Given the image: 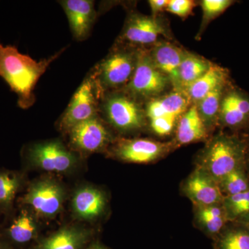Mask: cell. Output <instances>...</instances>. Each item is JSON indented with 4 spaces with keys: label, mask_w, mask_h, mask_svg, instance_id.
I'll list each match as a JSON object with an SVG mask.
<instances>
[{
    "label": "cell",
    "mask_w": 249,
    "mask_h": 249,
    "mask_svg": "<svg viewBox=\"0 0 249 249\" xmlns=\"http://www.w3.org/2000/svg\"><path fill=\"white\" fill-rule=\"evenodd\" d=\"M101 98L93 72L90 70L60 117V130L68 134L76 124L98 115Z\"/></svg>",
    "instance_id": "5"
},
{
    "label": "cell",
    "mask_w": 249,
    "mask_h": 249,
    "mask_svg": "<svg viewBox=\"0 0 249 249\" xmlns=\"http://www.w3.org/2000/svg\"><path fill=\"white\" fill-rule=\"evenodd\" d=\"M68 134L71 146L87 153L100 151L111 140L110 134L99 114L76 124Z\"/></svg>",
    "instance_id": "8"
},
{
    "label": "cell",
    "mask_w": 249,
    "mask_h": 249,
    "mask_svg": "<svg viewBox=\"0 0 249 249\" xmlns=\"http://www.w3.org/2000/svg\"><path fill=\"white\" fill-rule=\"evenodd\" d=\"M104 249L101 248V247H96V248H94V249Z\"/></svg>",
    "instance_id": "34"
},
{
    "label": "cell",
    "mask_w": 249,
    "mask_h": 249,
    "mask_svg": "<svg viewBox=\"0 0 249 249\" xmlns=\"http://www.w3.org/2000/svg\"><path fill=\"white\" fill-rule=\"evenodd\" d=\"M216 249H249V232L232 230L223 234L217 242Z\"/></svg>",
    "instance_id": "25"
},
{
    "label": "cell",
    "mask_w": 249,
    "mask_h": 249,
    "mask_svg": "<svg viewBox=\"0 0 249 249\" xmlns=\"http://www.w3.org/2000/svg\"><path fill=\"white\" fill-rule=\"evenodd\" d=\"M178 118L173 116H162L150 119V125L156 134L165 136L173 132Z\"/></svg>",
    "instance_id": "30"
},
{
    "label": "cell",
    "mask_w": 249,
    "mask_h": 249,
    "mask_svg": "<svg viewBox=\"0 0 249 249\" xmlns=\"http://www.w3.org/2000/svg\"><path fill=\"white\" fill-rule=\"evenodd\" d=\"M206 128L196 106L184 113L178 122V141L180 144H188L205 138Z\"/></svg>",
    "instance_id": "20"
},
{
    "label": "cell",
    "mask_w": 249,
    "mask_h": 249,
    "mask_svg": "<svg viewBox=\"0 0 249 249\" xmlns=\"http://www.w3.org/2000/svg\"><path fill=\"white\" fill-rule=\"evenodd\" d=\"M36 227L34 219L27 211H23L9 229L11 238L18 243H25L35 235Z\"/></svg>",
    "instance_id": "23"
},
{
    "label": "cell",
    "mask_w": 249,
    "mask_h": 249,
    "mask_svg": "<svg viewBox=\"0 0 249 249\" xmlns=\"http://www.w3.org/2000/svg\"><path fill=\"white\" fill-rule=\"evenodd\" d=\"M245 146L234 137L219 135L206 147L202 156L203 168L214 180H222L240 165Z\"/></svg>",
    "instance_id": "3"
},
{
    "label": "cell",
    "mask_w": 249,
    "mask_h": 249,
    "mask_svg": "<svg viewBox=\"0 0 249 249\" xmlns=\"http://www.w3.org/2000/svg\"><path fill=\"white\" fill-rule=\"evenodd\" d=\"M120 44L91 70L101 98L105 93L124 89L135 71L139 49Z\"/></svg>",
    "instance_id": "2"
},
{
    "label": "cell",
    "mask_w": 249,
    "mask_h": 249,
    "mask_svg": "<svg viewBox=\"0 0 249 249\" xmlns=\"http://www.w3.org/2000/svg\"><path fill=\"white\" fill-rule=\"evenodd\" d=\"M215 180L203 170H197L188 178L185 192L193 202L201 207L215 205L222 199V193Z\"/></svg>",
    "instance_id": "13"
},
{
    "label": "cell",
    "mask_w": 249,
    "mask_h": 249,
    "mask_svg": "<svg viewBox=\"0 0 249 249\" xmlns=\"http://www.w3.org/2000/svg\"><path fill=\"white\" fill-rule=\"evenodd\" d=\"M65 11L73 37L78 41L86 40L96 19L94 1L91 0L60 1Z\"/></svg>",
    "instance_id": "11"
},
{
    "label": "cell",
    "mask_w": 249,
    "mask_h": 249,
    "mask_svg": "<svg viewBox=\"0 0 249 249\" xmlns=\"http://www.w3.org/2000/svg\"><path fill=\"white\" fill-rule=\"evenodd\" d=\"M169 145L150 139L122 140L114 148V153L121 160L137 163H147L161 157Z\"/></svg>",
    "instance_id": "12"
},
{
    "label": "cell",
    "mask_w": 249,
    "mask_h": 249,
    "mask_svg": "<svg viewBox=\"0 0 249 249\" xmlns=\"http://www.w3.org/2000/svg\"><path fill=\"white\" fill-rule=\"evenodd\" d=\"M66 49L36 61L29 55L20 53L17 47L4 45L0 42V77L17 94L18 105L21 109H29L34 106L36 102L34 89L37 82L51 64Z\"/></svg>",
    "instance_id": "1"
},
{
    "label": "cell",
    "mask_w": 249,
    "mask_h": 249,
    "mask_svg": "<svg viewBox=\"0 0 249 249\" xmlns=\"http://www.w3.org/2000/svg\"><path fill=\"white\" fill-rule=\"evenodd\" d=\"M19 187V179L16 175L0 173V204L9 206L14 200Z\"/></svg>",
    "instance_id": "27"
},
{
    "label": "cell",
    "mask_w": 249,
    "mask_h": 249,
    "mask_svg": "<svg viewBox=\"0 0 249 249\" xmlns=\"http://www.w3.org/2000/svg\"><path fill=\"white\" fill-rule=\"evenodd\" d=\"M86 235L74 228H65L44 241L40 249H78Z\"/></svg>",
    "instance_id": "22"
},
{
    "label": "cell",
    "mask_w": 249,
    "mask_h": 249,
    "mask_svg": "<svg viewBox=\"0 0 249 249\" xmlns=\"http://www.w3.org/2000/svg\"><path fill=\"white\" fill-rule=\"evenodd\" d=\"M227 80L228 74L225 70L212 64L209 70L196 80L184 93L189 99L199 103L218 85Z\"/></svg>",
    "instance_id": "19"
},
{
    "label": "cell",
    "mask_w": 249,
    "mask_h": 249,
    "mask_svg": "<svg viewBox=\"0 0 249 249\" xmlns=\"http://www.w3.org/2000/svg\"><path fill=\"white\" fill-rule=\"evenodd\" d=\"M195 2L191 0H170L167 11L178 17L186 18L194 9Z\"/></svg>",
    "instance_id": "31"
},
{
    "label": "cell",
    "mask_w": 249,
    "mask_h": 249,
    "mask_svg": "<svg viewBox=\"0 0 249 249\" xmlns=\"http://www.w3.org/2000/svg\"><path fill=\"white\" fill-rule=\"evenodd\" d=\"M169 0H150L149 1L151 8L152 16L156 17L157 14L166 9Z\"/></svg>",
    "instance_id": "32"
},
{
    "label": "cell",
    "mask_w": 249,
    "mask_h": 249,
    "mask_svg": "<svg viewBox=\"0 0 249 249\" xmlns=\"http://www.w3.org/2000/svg\"><path fill=\"white\" fill-rule=\"evenodd\" d=\"M106 199L101 191L91 187L79 190L73 199V207L78 217L85 219H94L102 213Z\"/></svg>",
    "instance_id": "18"
},
{
    "label": "cell",
    "mask_w": 249,
    "mask_h": 249,
    "mask_svg": "<svg viewBox=\"0 0 249 249\" xmlns=\"http://www.w3.org/2000/svg\"><path fill=\"white\" fill-rule=\"evenodd\" d=\"M150 53L157 68L169 78L173 84L180 64L186 52L170 42H158Z\"/></svg>",
    "instance_id": "15"
},
{
    "label": "cell",
    "mask_w": 249,
    "mask_h": 249,
    "mask_svg": "<svg viewBox=\"0 0 249 249\" xmlns=\"http://www.w3.org/2000/svg\"><path fill=\"white\" fill-rule=\"evenodd\" d=\"M247 215H248V217H247L245 219L246 220H245V224L246 227H247V229H248V230L249 231V214H247Z\"/></svg>",
    "instance_id": "33"
},
{
    "label": "cell",
    "mask_w": 249,
    "mask_h": 249,
    "mask_svg": "<svg viewBox=\"0 0 249 249\" xmlns=\"http://www.w3.org/2000/svg\"><path fill=\"white\" fill-rule=\"evenodd\" d=\"M22 201L37 213L52 217L62 209L63 192L56 183L49 180L42 181L31 186Z\"/></svg>",
    "instance_id": "10"
},
{
    "label": "cell",
    "mask_w": 249,
    "mask_h": 249,
    "mask_svg": "<svg viewBox=\"0 0 249 249\" xmlns=\"http://www.w3.org/2000/svg\"><path fill=\"white\" fill-rule=\"evenodd\" d=\"M165 31L164 26L157 18L132 13L126 20L119 42L132 46L149 45L165 35Z\"/></svg>",
    "instance_id": "9"
},
{
    "label": "cell",
    "mask_w": 249,
    "mask_h": 249,
    "mask_svg": "<svg viewBox=\"0 0 249 249\" xmlns=\"http://www.w3.org/2000/svg\"><path fill=\"white\" fill-rule=\"evenodd\" d=\"M29 159L34 165L52 172H65L76 164L74 154L67 150L59 141L36 143L28 150Z\"/></svg>",
    "instance_id": "7"
},
{
    "label": "cell",
    "mask_w": 249,
    "mask_h": 249,
    "mask_svg": "<svg viewBox=\"0 0 249 249\" xmlns=\"http://www.w3.org/2000/svg\"><path fill=\"white\" fill-rule=\"evenodd\" d=\"M101 112L113 127L121 132L137 130L145 124L144 111L139 101L123 90L103 95L100 101Z\"/></svg>",
    "instance_id": "4"
},
{
    "label": "cell",
    "mask_w": 249,
    "mask_h": 249,
    "mask_svg": "<svg viewBox=\"0 0 249 249\" xmlns=\"http://www.w3.org/2000/svg\"><path fill=\"white\" fill-rule=\"evenodd\" d=\"M224 125L238 127L249 121V97L238 89L224 93L219 116Z\"/></svg>",
    "instance_id": "14"
},
{
    "label": "cell",
    "mask_w": 249,
    "mask_h": 249,
    "mask_svg": "<svg viewBox=\"0 0 249 249\" xmlns=\"http://www.w3.org/2000/svg\"><path fill=\"white\" fill-rule=\"evenodd\" d=\"M211 65L204 59L186 52L173 83L176 91L184 93L196 80L209 70Z\"/></svg>",
    "instance_id": "16"
},
{
    "label": "cell",
    "mask_w": 249,
    "mask_h": 249,
    "mask_svg": "<svg viewBox=\"0 0 249 249\" xmlns=\"http://www.w3.org/2000/svg\"><path fill=\"white\" fill-rule=\"evenodd\" d=\"M227 84V82H225L218 85L217 88L198 103V106H196L206 127L212 125L219 116V109L225 93Z\"/></svg>",
    "instance_id": "21"
},
{
    "label": "cell",
    "mask_w": 249,
    "mask_h": 249,
    "mask_svg": "<svg viewBox=\"0 0 249 249\" xmlns=\"http://www.w3.org/2000/svg\"><path fill=\"white\" fill-rule=\"evenodd\" d=\"M198 216L205 229L211 234L220 231L225 224L224 211L216 205L201 207Z\"/></svg>",
    "instance_id": "24"
},
{
    "label": "cell",
    "mask_w": 249,
    "mask_h": 249,
    "mask_svg": "<svg viewBox=\"0 0 249 249\" xmlns=\"http://www.w3.org/2000/svg\"><path fill=\"white\" fill-rule=\"evenodd\" d=\"M226 207L228 214L232 217L249 214V191L228 196Z\"/></svg>",
    "instance_id": "28"
},
{
    "label": "cell",
    "mask_w": 249,
    "mask_h": 249,
    "mask_svg": "<svg viewBox=\"0 0 249 249\" xmlns=\"http://www.w3.org/2000/svg\"><path fill=\"white\" fill-rule=\"evenodd\" d=\"M187 106L186 95L176 91L150 101L147 106L146 115L150 120L162 116H173L178 119L183 113L186 112Z\"/></svg>",
    "instance_id": "17"
},
{
    "label": "cell",
    "mask_w": 249,
    "mask_h": 249,
    "mask_svg": "<svg viewBox=\"0 0 249 249\" xmlns=\"http://www.w3.org/2000/svg\"><path fill=\"white\" fill-rule=\"evenodd\" d=\"M169 82L168 77L155 66L150 53L139 49L133 76L127 86L121 90L139 101L159 96L166 89Z\"/></svg>",
    "instance_id": "6"
},
{
    "label": "cell",
    "mask_w": 249,
    "mask_h": 249,
    "mask_svg": "<svg viewBox=\"0 0 249 249\" xmlns=\"http://www.w3.org/2000/svg\"><path fill=\"white\" fill-rule=\"evenodd\" d=\"M221 181L223 189L229 195V196L249 191L248 180L241 170V168L233 170Z\"/></svg>",
    "instance_id": "26"
},
{
    "label": "cell",
    "mask_w": 249,
    "mask_h": 249,
    "mask_svg": "<svg viewBox=\"0 0 249 249\" xmlns=\"http://www.w3.org/2000/svg\"><path fill=\"white\" fill-rule=\"evenodd\" d=\"M233 3L231 0H204L201 1L203 25L222 14Z\"/></svg>",
    "instance_id": "29"
},
{
    "label": "cell",
    "mask_w": 249,
    "mask_h": 249,
    "mask_svg": "<svg viewBox=\"0 0 249 249\" xmlns=\"http://www.w3.org/2000/svg\"><path fill=\"white\" fill-rule=\"evenodd\" d=\"M0 249H1V247H0Z\"/></svg>",
    "instance_id": "35"
}]
</instances>
